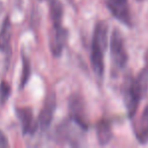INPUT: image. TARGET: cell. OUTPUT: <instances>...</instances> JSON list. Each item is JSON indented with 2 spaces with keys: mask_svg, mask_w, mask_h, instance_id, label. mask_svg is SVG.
Wrapping results in <instances>:
<instances>
[{
  "mask_svg": "<svg viewBox=\"0 0 148 148\" xmlns=\"http://www.w3.org/2000/svg\"><path fill=\"white\" fill-rule=\"evenodd\" d=\"M108 33L109 28L105 20L97 22L94 31L91 46V64L93 71L98 77H103L105 70L104 56L108 48Z\"/></svg>",
  "mask_w": 148,
  "mask_h": 148,
  "instance_id": "1",
  "label": "cell"
},
{
  "mask_svg": "<svg viewBox=\"0 0 148 148\" xmlns=\"http://www.w3.org/2000/svg\"><path fill=\"white\" fill-rule=\"evenodd\" d=\"M123 97H124V103L126 107L127 115L130 119L136 115L138 110L139 103L143 97L141 91L135 84L134 78L130 74L127 75L123 83Z\"/></svg>",
  "mask_w": 148,
  "mask_h": 148,
  "instance_id": "2",
  "label": "cell"
},
{
  "mask_svg": "<svg viewBox=\"0 0 148 148\" xmlns=\"http://www.w3.org/2000/svg\"><path fill=\"white\" fill-rule=\"evenodd\" d=\"M110 50H111V58L114 68L117 70L123 69L128 62V54L125 48L123 36L118 28H115L112 33Z\"/></svg>",
  "mask_w": 148,
  "mask_h": 148,
  "instance_id": "3",
  "label": "cell"
},
{
  "mask_svg": "<svg viewBox=\"0 0 148 148\" xmlns=\"http://www.w3.org/2000/svg\"><path fill=\"white\" fill-rule=\"evenodd\" d=\"M70 119L76 122L84 130H88V120L86 114V106L84 99L79 93H74L69 99Z\"/></svg>",
  "mask_w": 148,
  "mask_h": 148,
  "instance_id": "4",
  "label": "cell"
},
{
  "mask_svg": "<svg viewBox=\"0 0 148 148\" xmlns=\"http://www.w3.org/2000/svg\"><path fill=\"white\" fill-rule=\"evenodd\" d=\"M106 5L112 15L121 24L129 28L132 26V18L127 0H106Z\"/></svg>",
  "mask_w": 148,
  "mask_h": 148,
  "instance_id": "5",
  "label": "cell"
},
{
  "mask_svg": "<svg viewBox=\"0 0 148 148\" xmlns=\"http://www.w3.org/2000/svg\"><path fill=\"white\" fill-rule=\"evenodd\" d=\"M56 107H57V97H56L55 92L49 93L43 104L42 110L38 116V125L41 130H47L51 126L53 115H55Z\"/></svg>",
  "mask_w": 148,
  "mask_h": 148,
  "instance_id": "6",
  "label": "cell"
},
{
  "mask_svg": "<svg viewBox=\"0 0 148 148\" xmlns=\"http://www.w3.org/2000/svg\"><path fill=\"white\" fill-rule=\"evenodd\" d=\"M68 40V31L62 26H53L49 40V47L55 57H60Z\"/></svg>",
  "mask_w": 148,
  "mask_h": 148,
  "instance_id": "7",
  "label": "cell"
},
{
  "mask_svg": "<svg viewBox=\"0 0 148 148\" xmlns=\"http://www.w3.org/2000/svg\"><path fill=\"white\" fill-rule=\"evenodd\" d=\"M16 115L21 123L23 134L33 133L34 131V123H33V114L29 108H17Z\"/></svg>",
  "mask_w": 148,
  "mask_h": 148,
  "instance_id": "8",
  "label": "cell"
},
{
  "mask_svg": "<svg viewBox=\"0 0 148 148\" xmlns=\"http://www.w3.org/2000/svg\"><path fill=\"white\" fill-rule=\"evenodd\" d=\"M96 131H97V138L100 145H106L111 141L113 132H112L111 123L108 120L103 119L99 121L96 127Z\"/></svg>",
  "mask_w": 148,
  "mask_h": 148,
  "instance_id": "9",
  "label": "cell"
},
{
  "mask_svg": "<svg viewBox=\"0 0 148 148\" xmlns=\"http://www.w3.org/2000/svg\"><path fill=\"white\" fill-rule=\"evenodd\" d=\"M135 134L140 143L145 144L148 142V106L143 111L138 125L135 128Z\"/></svg>",
  "mask_w": 148,
  "mask_h": 148,
  "instance_id": "10",
  "label": "cell"
},
{
  "mask_svg": "<svg viewBox=\"0 0 148 148\" xmlns=\"http://www.w3.org/2000/svg\"><path fill=\"white\" fill-rule=\"evenodd\" d=\"M11 39V22L9 16H6L0 28V51L6 52L9 49Z\"/></svg>",
  "mask_w": 148,
  "mask_h": 148,
  "instance_id": "11",
  "label": "cell"
},
{
  "mask_svg": "<svg viewBox=\"0 0 148 148\" xmlns=\"http://www.w3.org/2000/svg\"><path fill=\"white\" fill-rule=\"evenodd\" d=\"M30 74H31L30 61L27 56L22 54V72H21V79H20V88H23L27 84Z\"/></svg>",
  "mask_w": 148,
  "mask_h": 148,
  "instance_id": "12",
  "label": "cell"
},
{
  "mask_svg": "<svg viewBox=\"0 0 148 148\" xmlns=\"http://www.w3.org/2000/svg\"><path fill=\"white\" fill-rule=\"evenodd\" d=\"M10 86L6 81L0 82V104H4L10 97Z\"/></svg>",
  "mask_w": 148,
  "mask_h": 148,
  "instance_id": "13",
  "label": "cell"
},
{
  "mask_svg": "<svg viewBox=\"0 0 148 148\" xmlns=\"http://www.w3.org/2000/svg\"><path fill=\"white\" fill-rule=\"evenodd\" d=\"M8 146H9V143H8L7 137H6L5 134L0 130V148H5Z\"/></svg>",
  "mask_w": 148,
  "mask_h": 148,
  "instance_id": "14",
  "label": "cell"
},
{
  "mask_svg": "<svg viewBox=\"0 0 148 148\" xmlns=\"http://www.w3.org/2000/svg\"><path fill=\"white\" fill-rule=\"evenodd\" d=\"M137 1H143V0H137Z\"/></svg>",
  "mask_w": 148,
  "mask_h": 148,
  "instance_id": "15",
  "label": "cell"
}]
</instances>
